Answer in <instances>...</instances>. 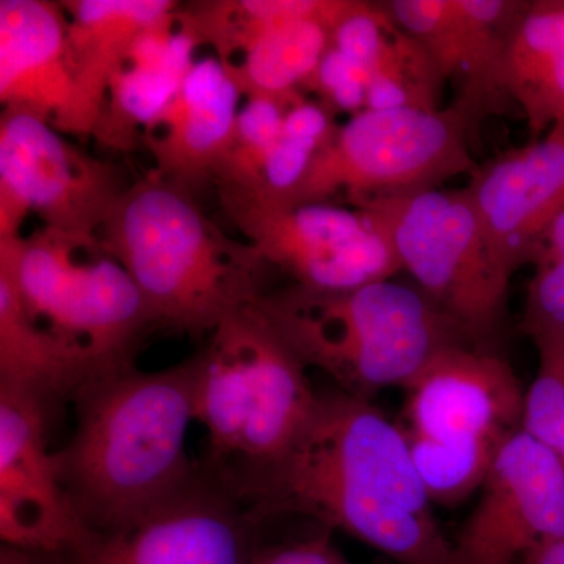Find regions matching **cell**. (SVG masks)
Returning <instances> with one entry per match:
<instances>
[{"instance_id":"6da1fadb","label":"cell","mask_w":564,"mask_h":564,"mask_svg":"<svg viewBox=\"0 0 564 564\" xmlns=\"http://www.w3.org/2000/svg\"><path fill=\"white\" fill-rule=\"evenodd\" d=\"M228 488L261 524L304 519L395 564H452L402 425L339 389L318 393L281 458Z\"/></svg>"},{"instance_id":"7c38bea8","label":"cell","mask_w":564,"mask_h":564,"mask_svg":"<svg viewBox=\"0 0 564 564\" xmlns=\"http://www.w3.org/2000/svg\"><path fill=\"white\" fill-rule=\"evenodd\" d=\"M263 527L203 466L184 491L139 521L46 556L50 564H247Z\"/></svg>"},{"instance_id":"8fae6325","label":"cell","mask_w":564,"mask_h":564,"mask_svg":"<svg viewBox=\"0 0 564 564\" xmlns=\"http://www.w3.org/2000/svg\"><path fill=\"white\" fill-rule=\"evenodd\" d=\"M124 185L110 163L85 154L32 111L0 117V242L21 239L31 212L44 229L96 237Z\"/></svg>"},{"instance_id":"4fadbf2b","label":"cell","mask_w":564,"mask_h":564,"mask_svg":"<svg viewBox=\"0 0 564 564\" xmlns=\"http://www.w3.org/2000/svg\"><path fill=\"white\" fill-rule=\"evenodd\" d=\"M480 492L452 541V564H516L564 538V463L524 430L505 441Z\"/></svg>"},{"instance_id":"7402d4cb","label":"cell","mask_w":564,"mask_h":564,"mask_svg":"<svg viewBox=\"0 0 564 564\" xmlns=\"http://www.w3.org/2000/svg\"><path fill=\"white\" fill-rule=\"evenodd\" d=\"M500 90L540 140L564 121V0H529L507 41Z\"/></svg>"},{"instance_id":"30bf717a","label":"cell","mask_w":564,"mask_h":564,"mask_svg":"<svg viewBox=\"0 0 564 564\" xmlns=\"http://www.w3.org/2000/svg\"><path fill=\"white\" fill-rule=\"evenodd\" d=\"M223 210L263 262L313 292H347L393 280L402 263L366 210L334 203L289 204L218 187Z\"/></svg>"},{"instance_id":"44dd1931","label":"cell","mask_w":564,"mask_h":564,"mask_svg":"<svg viewBox=\"0 0 564 564\" xmlns=\"http://www.w3.org/2000/svg\"><path fill=\"white\" fill-rule=\"evenodd\" d=\"M126 367V366H124ZM33 321L20 293L0 273V386L39 397L57 410L96 375L110 372Z\"/></svg>"},{"instance_id":"d4e9b609","label":"cell","mask_w":564,"mask_h":564,"mask_svg":"<svg viewBox=\"0 0 564 564\" xmlns=\"http://www.w3.org/2000/svg\"><path fill=\"white\" fill-rule=\"evenodd\" d=\"M522 332L530 339L564 333V207L534 243Z\"/></svg>"},{"instance_id":"603a6c76","label":"cell","mask_w":564,"mask_h":564,"mask_svg":"<svg viewBox=\"0 0 564 564\" xmlns=\"http://www.w3.org/2000/svg\"><path fill=\"white\" fill-rule=\"evenodd\" d=\"M302 98V95L291 99L247 98L237 115L231 144L215 169L214 181L218 187L251 192L261 187L263 169L280 140L285 113Z\"/></svg>"},{"instance_id":"3957f363","label":"cell","mask_w":564,"mask_h":564,"mask_svg":"<svg viewBox=\"0 0 564 564\" xmlns=\"http://www.w3.org/2000/svg\"><path fill=\"white\" fill-rule=\"evenodd\" d=\"M98 237L135 282L154 328L209 337L267 292L270 267L254 248L226 237L193 192L158 173L126 187Z\"/></svg>"},{"instance_id":"ba28073f","label":"cell","mask_w":564,"mask_h":564,"mask_svg":"<svg viewBox=\"0 0 564 564\" xmlns=\"http://www.w3.org/2000/svg\"><path fill=\"white\" fill-rule=\"evenodd\" d=\"M470 131L454 104L437 110H362L337 128L295 191L278 202L343 199L359 209L378 199L436 191L478 169L469 152Z\"/></svg>"},{"instance_id":"9a60e30c","label":"cell","mask_w":564,"mask_h":564,"mask_svg":"<svg viewBox=\"0 0 564 564\" xmlns=\"http://www.w3.org/2000/svg\"><path fill=\"white\" fill-rule=\"evenodd\" d=\"M494 262L508 278L530 265L538 237L564 207V139L514 148L478 166L464 187Z\"/></svg>"},{"instance_id":"9c48e42d","label":"cell","mask_w":564,"mask_h":564,"mask_svg":"<svg viewBox=\"0 0 564 564\" xmlns=\"http://www.w3.org/2000/svg\"><path fill=\"white\" fill-rule=\"evenodd\" d=\"M419 289L475 345L496 348L510 278L494 262L467 192L436 191L364 204Z\"/></svg>"},{"instance_id":"5bb4252c","label":"cell","mask_w":564,"mask_h":564,"mask_svg":"<svg viewBox=\"0 0 564 564\" xmlns=\"http://www.w3.org/2000/svg\"><path fill=\"white\" fill-rule=\"evenodd\" d=\"M52 413L39 397L0 386V540L47 556L91 534L63 489L47 444Z\"/></svg>"},{"instance_id":"8992f818","label":"cell","mask_w":564,"mask_h":564,"mask_svg":"<svg viewBox=\"0 0 564 564\" xmlns=\"http://www.w3.org/2000/svg\"><path fill=\"white\" fill-rule=\"evenodd\" d=\"M404 391V434L434 505L480 491L505 441L521 430L525 392L496 348L456 344L434 355Z\"/></svg>"},{"instance_id":"7a4b0ae2","label":"cell","mask_w":564,"mask_h":564,"mask_svg":"<svg viewBox=\"0 0 564 564\" xmlns=\"http://www.w3.org/2000/svg\"><path fill=\"white\" fill-rule=\"evenodd\" d=\"M196 375V355L155 372L132 364L96 375L74 397L76 429L55 459L88 532L139 521L202 474L187 454Z\"/></svg>"},{"instance_id":"f1b7e54d","label":"cell","mask_w":564,"mask_h":564,"mask_svg":"<svg viewBox=\"0 0 564 564\" xmlns=\"http://www.w3.org/2000/svg\"><path fill=\"white\" fill-rule=\"evenodd\" d=\"M525 564H564V538L547 541L534 547L524 558Z\"/></svg>"},{"instance_id":"83f0119b","label":"cell","mask_w":564,"mask_h":564,"mask_svg":"<svg viewBox=\"0 0 564 564\" xmlns=\"http://www.w3.org/2000/svg\"><path fill=\"white\" fill-rule=\"evenodd\" d=\"M332 534L315 524L310 532L284 540L269 541L261 534L247 564H352Z\"/></svg>"},{"instance_id":"484cf974","label":"cell","mask_w":564,"mask_h":564,"mask_svg":"<svg viewBox=\"0 0 564 564\" xmlns=\"http://www.w3.org/2000/svg\"><path fill=\"white\" fill-rule=\"evenodd\" d=\"M540 362L525 391L521 430L564 463V333L533 340Z\"/></svg>"},{"instance_id":"5b68a950","label":"cell","mask_w":564,"mask_h":564,"mask_svg":"<svg viewBox=\"0 0 564 564\" xmlns=\"http://www.w3.org/2000/svg\"><path fill=\"white\" fill-rule=\"evenodd\" d=\"M196 359L195 422L209 444L204 469L229 486L288 452L318 393L256 300L226 318Z\"/></svg>"},{"instance_id":"cb8c5ba5","label":"cell","mask_w":564,"mask_h":564,"mask_svg":"<svg viewBox=\"0 0 564 564\" xmlns=\"http://www.w3.org/2000/svg\"><path fill=\"white\" fill-rule=\"evenodd\" d=\"M336 131L332 111L322 104L299 99L285 113L280 140L263 169L261 187L252 192L288 198Z\"/></svg>"},{"instance_id":"d6986e66","label":"cell","mask_w":564,"mask_h":564,"mask_svg":"<svg viewBox=\"0 0 564 564\" xmlns=\"http://www.w3.org/2000/svg\"><path fill=\"white\" fill-rule=\"evenodd\" d=\"M332 46L367 74L366 110L440 109L443 77L384 2H362L332 33Z\"/></svg>"},{"instance_id":"f546056e","label":"cell","mask_w":564,"mask_h":564,"mask_svg":"<svg viewBox=\"0 0 564 564\" xmlns=\"http://www.w3.org/2000/svg\"><path fill=\"white\" fill-rule=\"evenodd\" d=\"M0 564H50V562H47L46 555L2 545V549H0Z\"/></svg>"},{"instance_id":"277c9868","label":"cell","mask_w":564,"mask_h":564,"mask_svg":"<svg viewBox=\"0 0 564 564\" xmlns=\"http://www.w3.org/2000/svg\"><path fill=\"white\" fill-rule=\"evenodd\" d=\"M256 304L307 369L359 399L404 389L444 348L474 344L415 285L395 280L347 292H313L291 282Z\"/></svg>"},{"instance_id":"2e32d148","label":"cell","mask_w":564,"mask_h":564,"mask_svg":"<svg viewBox=\"0 0 564 564\" xmlns=\"http://www.w3.org/2000/svg\"><path fill=\"white\" fill-rule=\"evenodd\" d=\"M68 18L50 0H0V102L87 135L66 51Z\"/></svg>"},{"instance_id":"52a82bcc","label":"cell","mask_w":564,"mask_h":564,"mask_svg":"<svg viewBox=\"0 0 564 564\" xmlns=\"http://www.w3.org/2000/svg\"><path fill=\"white\" fill-rule=\"evenodd\" d=\"M0 273L33 321L106 369L132 366L141 337L154 328L135 282L98 236L43 228L0 242Z\"/></svg>"},{"instance_id":"ffe728a7","label":"cell","mask_w":564,"mask_h":564,"mask_svg":"<svg viewBox=\"0 0 564 564\" xmlns=\"http://www.w3.org/2000/svg\"><path fill=\"white\" fill-rule=\"evenodd\" d=\"M66 51L87 135L95 131L110 82L141 32L180 9L173 0H66Z\"/></svg>"},{"instance_id":"4316f807","label":"cell","mask_w":564,"mask_h":564,"mask_svg":"<svg viewBox=\"0 0 564 564\" xmlns=\"http://www.w3.org/2000/svg\"><path fill=\"white\" fill-rule=\"evenodd\" d=\"M367 87V74L329 44L314 76L304 88L318 93L323 99L322 106L332 113L350 111L356 115L366 110Z\"/></svg>"},{"instance_id":"4dcf8cb0","label":"cell","mask_w":564,"mask_h":564,"mask_svg":"<svg viewBox=\"0 0 564 564\" xmlns=\"http://www.w3.org/2000/svg\"><path fill=\"white\" fill-rule=\"evenodd\" d=\"M549 132H554V133H556V135H560V137H562V139H564V121L558 122V124H556L555 128Z\"/></svg>"},{"instance_id":"e0dca14e","label":"cell","mask_w":564,"mask_h":564,"mask_svg":"<svg viewBox=\"0 0 564 564\" xmlns=\"http://www.w3.org/2000/svg\"><path fill=\"white\" fill-rule=\"evenodd\" d=\"M240 96L218 58L195 62L161 120L144 133L155 173L191 192L214 180L232 141Z\"/></svg>"},{"instance_id":"ac0fdd59","label":"cell","mask_w":564,"mask_h":564,"mask_svg":"<svg viewBox=\"0 0 564 564\" xmlns=\"http://www.w3.org/2000/svg\"><path fill=\"white\" fill-rule=\"evenodd\" d=\"M180 10V9H177ZM177 10L141 32L129 61L110 82L91 135L113 150H131L137 132L161 120L191 73L195 40L177 24Z\"/></svg>"}]
</instances>
